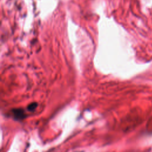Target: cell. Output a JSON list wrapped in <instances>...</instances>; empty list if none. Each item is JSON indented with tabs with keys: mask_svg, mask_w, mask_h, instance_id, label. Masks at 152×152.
Returning <instances> with one entry per match:
<instances>
[{
	"mask_svg": "<svg viewBox=\"0 0 152 152\" xmlns=\"http://www.w3.org/2000/svg\"><path fill=\"white\" fill-rule=\"evenodd\" d=\"M37 104L36 103H32L28 105V109L30 111H34L37 107Z\"/></svg>",
	"mask_w": 152,
	"mask_h": 152,
	"instance_id": "cell-2",
	"label": "cell"
},
{
	"mask_svg": "<svg viewBox=\"0 0 152 152\" xmlns=\"http://www.w3.org/2000/svg\"><path fill=\"white\" fill-rule=\"evenodd\" d=\"M12 115L14 118L17 120H21L23 119L25 116L26 114L24 110H23L21 109H15L12 110Z\"/></svg>",
	"mask_w": 152,
	"mask_h": 152,
	"instance_id": "cell-1",
	"label": "cell"
}]
</instances>
